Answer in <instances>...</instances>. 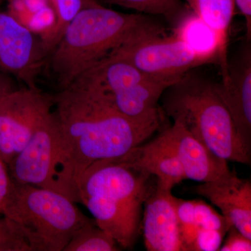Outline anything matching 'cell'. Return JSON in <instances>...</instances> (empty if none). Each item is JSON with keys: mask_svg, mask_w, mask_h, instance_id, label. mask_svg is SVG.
<instances>
[{"mask_svg": "<svg viewBox=\"0 0 251 251\" xmlns=\"http://www.w3.org/2000/svg\"><path fill=\"white\" fill-rule=\"evenodd\" d=\"M53 162L50 190L79 203L81 178L97 162L143 144L161 124V112L130 119L103 94L75 83L52 94Z\"/></svg>", "mask_w": 251, "mask_h": 251, "instance_id": "1", "label": "cell"}, {"mask_svg": "<svg viewBox=\"0 0 251 251\" xmlns=\"http://www.w3.org/2000/svg\"><path fill=\"white\" fill-rule=\"evenodd\" d=\"M192 192L209 200L223 215L248 239H251V183L230 172L219 179L202 183Z\"/></svg>", "mask_w": 251, "mask_h": 251, "instance_id": "11", "label": "cell"}, {"mask_svg": "<svg viewBox=\"0 0 251 251\" xmlns=\"http://www.w3.org/2000/svg\"><path fill=\"white\" fill-rule=\"evenodd\" d=\"M242 139L251 146V50H244L232 64L227 76L216 84Z\"/></svg>", "mask_w": 251, "mask_h": 251, "instance_id": "12", "label": "cell"}, {"mask_svg": "<svg viewBox=\"0 0 251 251\" xmlns=\"http://www.w3.org/2000/svg\"><path fill=\"white\" fill-rule=\"evenodd\" d=\"M16 88L18 87L15 85L14 81L11 78V75L0 72V100L5 94Z\"/></svg>", "mask_w": 251, "mask_h": 251, "instance_id": "28", "label": "cell"}, {"mask_svg": "<svg viewBox=\"0 0 251 251\" xmlns=\"http://www.w3.org/2000/svg\"><path fill=\"white\" fill-rule=\"evenodd\" d=\"M173 82L148 79L107 96L117 111L130 119L144 118L161 112L158 102Z\"/></svg>", "mask_w": 251, "mask_h": 251, "instance_id": "15", "label": "cell"}, {"mask_svg": "<svg viewBox=\"0 0 251 251\" xmlns=\"http://www.w3.org/2000/svg\"><path fill=\"white\" fill-rule=\"evenodd\" d=\"M52 107V94L25 86L1 99L0 154L7 165L27 145Z\"/></svg>", "mask_w": 251, "mask_h": 251, "instance_id": "7", "label": "cell"}, {"mask_svg": "<svg viewBox=\"0 0 251 251\" xmlns=\"http://www.w3.org/2000/svg\"><path fill=\"white\" fill-rule=\"evenodd\" d=\"M3 1H4V0H0V6H1V3L3 2Z\"/></svg>", "mask_w": 251, "mask_h": 251, "instance_id": "29", "label": "cell"}, {"mask_svg": "<svg viewBox=\"0 0 251 251\" xmlns=\"http://www.w3.org/2000/svg\"><path fill=\"white\" fill-rule=\"evenodd\" d=\"M46 58L40 39L0 9V72L25 87L39 88L36 80L44 70Z\"/></svg>", "mask_w": 251, "mask_h": 251, "instance_id": "8", "label": "cell"}, {"mask_svg": "<svg viewBox=\"0 0 251 251\" xmlns=\"http://www.w3.org/2000/svg\"><path fill=\"white\" fill-rule=\"evenodd\" d=\"M111 4L143 14L158 15L173 20L181 10L179 0H105Z\"/></svg>", "mask_w": 251, "mask_h": 251, "instance_id": "21", "label": "cell"}, {"mask_svg": "<svg viewBox=\"0 0 251 251\" xmlns=\"http://www.w3.org/2000/svg\"><path fill=\"white\" fill-rule=\"evenodd\" d=\"M176 36L204 64H219L221 44L217 34L195 14L180 21L174 30Z\"/></svg>", "mask_w": 251, "mask_h": 251, "instance_id": "17", "label": "cell"}, {"mask_svg": "<svg viewBox=\"0 0 251 251\" xmlns=\"http://www.w3.org/2000/svg\"><path fill=\"white\" fill-rule=\"evenodd\" d=\"M4 216L16 224L31 251H64L90 219L62 193L15 181Z\"/></svg>", "mask_w": 251, "mask_h": 251, "instance_id": "4", "label": "cell"}, {"mask_svg": "<svg viewBox=\"0 0 251 251\" xmlns=\"http://www.w3.org/2000/svg\"><path fill=\"white\" fill-rule=\"evenodd\" d=\"M228 235L221 245V251H251V239H248L237 230L234 226L229 229Z\"/></svg>", "mask_w": 251, "mask_h": 251, "instance_id": "26", "label": "cell"}, {"mask_svg": "<svg viewBox=\"0 0 251 251\" xmlns=\"http://www.w3.org/2000/svg\"><path fill=\"white\" fill-rule=\"evenodd\" d=\"M96 0H49L56 14L53 30L43 44L46 57L58 42L64 29L74 17L87 5Z\"/></svg>", "mask_w": 251, "mask_h": 251, "instance_id": "19", "label": "cell"}, {"mask_svg": "<svg viewBox=\"0 0 251 251\" xmlns=\"http://www.w3.org/2000/svg\"><path fill=\"white\" fill-rule=\"evenodd\" d=\"M150 176L117 159L97 162L81 178L79 203L87 196L102 198L140 222L142 204L150 191Z\"/></svg>", "mask_w": 251, "mask_h": 251, "instance_id": "5", "label": "cell"}, {"mask_svg": "<svg viewBox=\"0 0 251 251\" xmlns=\"http://www.w3.org/2000/svg\"><path fill=\"white\" fill-rule=\"evenodd\" d=\"M193 14L202 20L219 38L221 55L219 64L221 77L228 72L227 44L229 27L234 14V0H185Z\"/></svg>", "mask_w": 251, "mask_h": 251, "instance_id": "16", "label": "cell"}, {"mask_svg": "<svg viewBox=\"0 0 251 251\" xmlns=\"http://www.w3.org/2000/svg\"><path fill=\"white\" fill-rule=\"evenodd\" d=\"M115 159L156 176L157 187L164 191H172L175 185L186 179L179 159L161 135Z\"/></svg>", "mask_w": 251, "mask_h": 251, "instance_id": "14", "label": "cell"}, {"mask_svg": "<svg viewBox=\"0 0 251 251\" xmlns=\"http://www.w3.org/2000/svg\"><path fill=\"white\" fill-rule=\"evenodd\" d=\"M171 88L163 107L173 121L219 158L251 164V146L238 133L216 84L188 74Z\"/></svg>", "mask_w": 251, "mask_h": 251, "instance_id": "3", "label": "cell"}, {"mask_svg": "<svg viewBox=\"0 0 251 251\" xmlns=\"http://www.w3.org/2000/svg\"><path fill=\"white\" fill-rule=\"evenodd\" d=\"M53 135V117L51 112L27 145L8 164L15 182L50 190Z\"/></svg>", "mask_w": 251, "mask_h": 251, "instance_id": "9", "label": "cell"}, {"mask_svg": "<svg viewBox=\"0 0 251 251\" xmlns=\"http://www.w3.org/2000/svg\"><path fill=\"white\" fill-rule=\"evenodd\" d=\"M172 191L156 186L145 202L143 229L145 245L149 251H183L177 218Z\"/></svg>", "mask_w": 251, "mask_h": 251, "instance_id": "13", "label": "cell"}, {"mask_svg": "<svg viewBox=\"0 0 251 251\" xmlns=\"http://www.w3.org/2000/svg\"><path fill=\"white\" fill-rule=\"evenodd\" d=\"M0 251H31L14 221L0 216Z\"/></svg>", "mask_w": 251, "mask_h": 251, "instance_id": "23", "label": "cell"}, {"mask_svg": "<svg viewBox=\"0 0 251 251\" xmlns=\"http://www.w3.org/2000/svg\"><path fill=\"white\" fill-rule=\"evenodd\" d=\"M161 135L179 159L186 179L209 182L230 173L227 161L211 152L177 122Z\"/></svg>", "mask_w": 251, "mask_h": 251, "instance_id": "10", "label": "cell"}, {"mask_svg": "<svg viewBox=\"0 0 251 251\" xmlns=\"http://www.w3.org/2000/svg\"><path fill=\"white\" fill-rule=\"evenodd\" d=\"M14 188L9 167L0 154V216H4Z\"/></svg>", "mask_w": 251, "mask_h": 251, "instance_id": "25", "label": "cell"}, {"mask_svg": "<svg viewBox=\"0 0 251 251\" xmlns=\"http://www.w3.org/2000/svg\"><path fill=\"white\" fill-rule=\"evenodd\" d=\"M171 199L177 218L183 251H189L198 228L194 200L186 201L175 197L173 194Z\"/></svg>", "mask_w": 251, "mask_h": 251, "instance_id": "20", "label": "cell"}, {"mask_svg": "<svg viewBox=\"0 0 251 251\" xmlns=\"http://www.w3.org/2000/svg\"><path fill=\"white\" fill-rule=\"evenodd\" d=\"M114 238L90 219L74 234L63 251H120Z\"/></svg>", "mask_w": 251, "mask_h": 251, "instance_id": "18", "label": "cell"}, {"mask_svg": "<svg viewBox=\"0 0 251 251\" xmlns=\"http://www.w3.org/2000/svg\"><path fill=\"white\" fill-rule=\"evenodd\" d=\"M110 57L126 61L149 77L175 84L191 69L204 64L174 34L139 38L122 46Z\"/></svg>", "mask_w": 251, "mask_h": 251, "instance_id": "6", "label": "cell"}, {"mask_svg": "<svg viewBox=\"0 0 251 251\" xmlns=\"http://www.w3.org/2000/svg\"><path fill=\"white\" fill-rule=\"evenodd\" d=\"M234 6L243 15L246 21L247 41L251 38V0H234Z\"/></svg>", "mask_w": 251, "mask_h": 251, "instance_id": "27", "label": "cell"}, {"mask_svg": "<svg viewBox=\"0 0 251 251\" xmlns=\"http://www.w3.org/2000/svg\"><path fill=\"white\" fill-rule=\"evenodd\" d=\"M163 34L164 29L147 16L114 11L96 0L69 23L46 57L43 72L47 71L57 92L122 46L144 36Z\"/></svg>", "mask_w": 251, "mask_h": 251, "instance_id": "2", "label": "cell"}, {"mask_svg": "<svg viewBox=\"0 0 251 251\" xmlns=\"http://www.w3.org/2000/svg\"><path fill=\"white\" fill-rule=\"evenodd\" d=\"M196 222L198 227L220 231L227 234L232 224L223 214L201 200H194Z\"/></svg>", "mask_w": 251, "mask_h": 251, "instance_id": "22", "label": "cell"}, {"mask_svg": "<svg viewBox=\"0 0 251 251\" xmlns=\"http://www.w3.org/2000/svg\"><path fill=\"white\" fill-rule=\"evenodd\" d=\"M226 234L220 231L198 227L190 251H219Z\"/></svg>", "mask_w": 251, "mask_h": 251, "instance_id": "24", "label": "cell"}]
</instances>
